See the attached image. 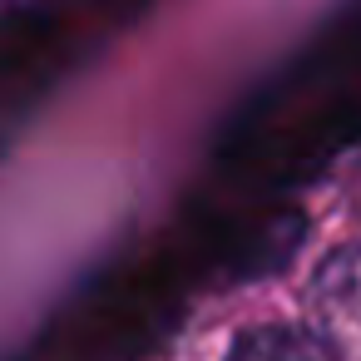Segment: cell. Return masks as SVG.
Returning <instances> with one entry per match:
<instances>
[{
    "mask_svg": "<svg viewBox=\"0 0 361 361\" xmlns=\"http://www.w3.org/2000/svg\"><path fill=\"white\" fill-rule=\"evenodd\" d=\"M228 361H322V356H317L312 341H302L287 326H252V331L238 336Z\"/></svg>",
    "mask_w": 361,
    "mask_h": 361,
    "instance_id": "7a4b0ae2",
    "label": "cell"
},
{
    "mask_svg": "<svg viewBox=\"0 0 361 361\" xmlns=\"http://www.w3.org/2000/svg\"><path fill=\"white\" fill-rule=\"evenodd\" d=\"M307 307L322 351L336 361H361V243L336 247L317 267Z\"/></svg>",
    "mask_w": 361,
    "mask_h": 361,
    "instance_id": "6da1fadb",
    "label": "cell"
}]
</instances>
